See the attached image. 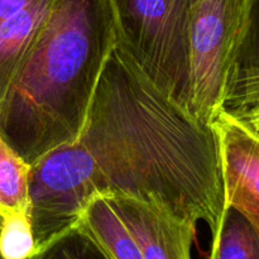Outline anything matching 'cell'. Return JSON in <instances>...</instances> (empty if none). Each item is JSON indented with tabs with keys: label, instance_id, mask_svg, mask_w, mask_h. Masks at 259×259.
Returning <instances> with one entry per match:
<instances>
[{
	"label": "cell",
	"instance_id": "2",
	"mask_svg": "<svg viewBox=\"0 0 259 259\" xmlns=\"http://www.w3.org/2000/svg\"><path fill=\"white\" fill-rule=\"evenodd\" d=\"M115 45L109 0H57L0 103V136L28 163L77 138Z\"/></svg>",
	"mask_w": 259,
	"mask_h": 259
},
{
	"label": "cell",
	"instance_id": "10",
	"mask_svg": "<svg viewBox=\"0 0 259 259\" xmlns=\"http://www.w3.org/2000/svg\"><path fill=\"white\" fill-rule=\"evenodd\" d=\"M207 259H259L258 235L242 211L225 207Z\"/></svg>",
	"mask_w": 259,
	"mask_h": 259
},
{
	"label": "cell",
	"instance_id": "8",
	"mask_svg": "<svg viewBox=\"0 0 259 259\" xmlns=\"http://www.w3.org/2000/svg\"><path fill=\"white\" fill-rule=\"evenodd\" d=\"M77 227L95 240L109 259H144L134 238L105 197L96 196L89 202Z\"/></svg>",
	"mask_w": 259,
	"mask_h": 259
},
{
	"label": "cell",
	"instance_id": "1",
	"mask_svg": "<svg viewBox=\"0 0 259 259\" xmlns=\"http://www.w3.org/2000/svg\"><path fill=\"white\" fill-rule=\"evenodd\" d=\"M30 167L37 253L75 228L96 196L154 205L211 234L225 209L212 125L162 93L118 43L77 138Z\"/></svg>",
	"mask_w": 259,
	"mask_h": 259
},
{
	"label": "cell",
	"instance_id": "7",
	"mask_svg": "<svg viewBox=\"0 0 259 259\" xmlns=\"http://www.w3.org/2000/svg\"><path fill=\"white\" fill-rule=\"evenodd\" d=\"M57 0H0V103Z\"/></svg>",
	"mask_w": 259,
	"mask_h": 259
},
{
	"label": "cell",
	"instance_id": "17",
	"mask_svg": "<svg viewBox=\"0 0 259 259\" xmlns=\"http://www.w3.org/2000/svg\"><path fill=\"white\" fill-rule=\"evenodd\" d=\"M0 259H3V258H2V257H0ZM32 259H35V257H34V258H32Z\"/></svg>",
	"mask_w": 259,
	"mask_h": 259
},
{
	"label": "cell",
	"instance_id": "15",
	"mask_svg": "<svg viewBox=\"0 0 259 259\" xmlns=\"http://www.w3.org/2000/svg\"><path fill=\"white\" fill-rule=\"evenodd\" d=\"M233 207L242 211L248 218V220L252 223L259 239V202H242V204H238Z\"/></svg>",
	"mask_w": 259,
	"mask_h": 259
},
{
	"label": "cell",
	"instance_id": "16",
	"mask_svg": "<svg viewBox=\"0 0 259 259\" xmlns=\"http://www.w3.org/2000/svg\"><path fill=\"white\" fill-rule=\"evenodd\" d=\"M253 132V131H252ZM254 133H257V134H259V131L258 132H254Z\"/></svg>",
	"mask_w": 259,
	"mask_h": 259
},
{
	"label": "cell",
	"instance_id": "11",
	"mask_svg": "<svg viewBox=\"0 0 259 259\" xmlns=\"http://www.w3.org/2000/svg\"><path fill=\"white\" fill-rule=\"evenodd\" d=\"M222 110L250 131H259V65L234 67Z\"/></svg>",
	"mask_w": 259,
	"mask_h": 259
},
{
	"label": "cell",
	"instance_id": "3",
	"mask_svg": "<svg viewBox=\"0 0 259 259\" xmlns=\"http://www.w3.org/2000/svg\"><path fill=\"white\" fill-rule=\"evenodd\" d=\"M109 2L116 43L153 85L192 113V0Z\"/></svg>",
	"mask_w": 259,
	"mask_h": 259
},
{
	"label": "cell",
	"instance_id": "9",
	"mask_svg": "<svg viewBox=\"0 0 259 259\" xmlns=\"http://www.w3.org/2000/svg\"><path fill=\"white\" fill-rule=\"evenodd\" d=\"M30 168L0 136V219L30 217Z\"/></svg>",
	"mask_w": 259,
	"mask_h": 259
},
{
	"label": "cell",
	"instance_id": "4",
	"mask_svg": "<svg viewBox=\"0 0 259 259\" xmlns=\"http://www.w3.org/2000/svg\"><path fill=\"white\" fill-rule=\"evenodd\" d=\"M254 0H192L190 25L192 113L211 124L250 24Z\"/></svg>",
	"mask_w": 259,
	"mask_h": 259
},
{
	"label": "cell",
	"instance_id": "14",
	"mask_svg": "<svg viewBox=\"0 0 259 259\" xmlns=\"http://www.w3.org/2000/svg\"><path fill=\"white\" fill-rule=\"evenodd\" d=\"M250 65H259V39L243 42L235 67Z\"/></svg>",
	"mask_w": 259,
	"mask_h": 259
},
{
	"label": "cell",
	"instance_id": "12",
	"mask_svg": "<svg viewBox=\"0 0 259 259\" xmlns=\"http://www.w3.org/2000/svg\"><path fill=\"white\" fill-rule=\"evenodd\" d=\"M37 254L30 217L0 219V257L32 259Z\"/></svg>",
	"mask_w": 259,
	"mask_h": 259
},
{
	"label": "cell",
	"instance_id": "6",
	"mask_svg": "<svg viewBox=\"0 0 259 259\" xmlns=\"http://www.w3.org/2000/svg\"><path fill=\"white\" fill-rule=\"evenodd\" d=\"M211 125L219 146L225 207L259 202V134L223 110Z\"/></svg>",
	"mask_w": 259,
	"mask_h": 259
},
{
	"label": "cell",
	"instance_id": "5",
	"mask_svg": "<svg viewBox=\"0 0 259 259\" xmlns=\"http://www.w3.org/2000/svg\"><path fill=\"white\" fill-rule=\"evenodd\" d=\"M136 240L144 259H191L196 227L154 205L105 197Z\"/></svg>",
	"mask_w": 259,
	"mask_h": 259
},
{
	"label": "cell",
	"instance_id": "13",
	"mask_svg": "<svg viewBox=\"0 0 259 259\" xmlns=\"http://www.w3.org/2000/svg\"><path fill=\"white\" fill-rule=\"evenodd\" d=\"M35 259H109L95 240L76 225L53 240Z\"/></svg>",
	"mask_w": 259,
	"mask_h": 259
}]
</instances>
